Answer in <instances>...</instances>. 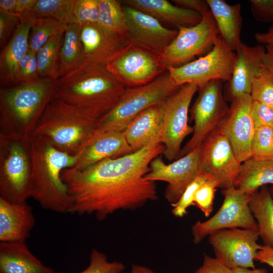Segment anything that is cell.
I'll list each match as a JSON object with an SVG mask.
<instances>
[{"label":"cell","mask_w":273,"mask_h":273,"mask_svg":"<svg viewBox=\"0 0 273 273\" xmlns=\"http://www.w3.org/2000/svg\"><path fill=\"white\" fill-rule=\"evenodd\" d=\"M250 96L253 101L273 108V71L265 62L253 80Z\"/></svg>","instance_id":"cell-35"},{"label":"cell","mask_w":273,"mask_h":273,"mask_svg":"<svg viewBox=\"0 0 273 273\" xmlns=\"http://www.w3.org/2000/svg\"><path fill=\"white\" fill-rule=\"evenodd\" d=\"M56 80L39 77L0 90V134L29 138L52 99Z\"/></svg>","instance_id":"cell-4"},{"label":"cell","mask_w":273,"mask_h":273,"mask_svg":"<svg viewBox=\"0 0 273 273\" xmlns=\"http://www.w3.org/2000/svg\"><path fill=\"white\" fill-rule=\"evenodd\" d=\"M80 39L86 58L105 66L129 45L126 39L107 31L98 23L82 26Z\"/></svg>","instance_id":"cell-21"},{"label":"cell","mask_w":273,"mask_h":273,"mask_svg":"<svg viewBox=\"0 0 273 273\" xmlns=\"http://www.w3.org/2000/svg\"><path fill=\"white\" fill-rule=\"evenodd\" d=\"M131 273H157L150 268L138 264H133Z\"/></svg>","instance_id":"cell-52"},{"label":"cell","mask_w":273,"mask_h":273,"mask_svg":"<svg viewBox=\"0 0 273 273\" xmlns=\"http://www.w3.org/2000/svg\"><path fill=\"white\" fill-rule=\"evenodd\" d=\"M267 185H273V160L251 157L241 163L234 186L251 195Z\"/></svg>","instance_id":"cell-28"},{"label":"cell","mask_w":273,"mask_h":273,"mask_svg":"<svg viewBox=\"0 0 273 273\" xmlns=\"http://www.w3.org/2000/svg\"><path fill=\"white\" fill-rule=\"evenodd\" d=\"M74 15L81 27L98 23L99 0H76Z\"/></svg>","instance_id":"cell-39"},{"label":"cell","mask_w":273,"mask_h":273,"mask_svg":"<svg viewBox=\"0 0 273 273\" xmlns=\"http://www.w3.org/2000/svg\"><path fill=\"white\" fill-rule=\"evenodd\" d=\"M180 87L173 83L167 71L147 84L126 88L115 107L99 120L96 129L123 132L140 113L164 102Z\"/></svg>","instance_id":"cell-7"},{"label":"cell","mask_w":273,"mask_h":273,"mask_svg":"<svg viewBox=\"0 0 273 273\" xmlns=\"http://www.w3.org/2000/svg\"><path fill=\"white\" fill-rule=\"evenodd\" d=\"M64 33L53 36L36 53L39 77L56 79L57 63Z\"/></svg>","instance_id":"cell-34"},{"label":"cell","mask_w":273,"mask_h":273,"mask_svg":"<svg viewBox=\"0 0 273 273\" xmlns=\"http://www.w3.org/2000/svg\"><path fill=\"white\" fill-rule=\"evenodd\" d=\"M241 164L228 139L218 127L200 146L198 175L214 181L217 188L234 187Z\"/></svg>","instance_id":"cell-11"},{"label":"cell","mask_w":273,"mask_h":273,"mask_svg":"<svg viewBox=\"0 0 273 273\" xmlns=\"http://www.w3.org/2000/svg\"><path fill=\"white\" fill-rule=\"evenodd\" d=\"M33 15L20 19L11 38L0 56L1 78L5 83H13L18 66L28 51V40Z\"/></svg>","instance_id":"cell-26"},{"label":"cell","mask_w":273,"mask_h":273,"mask_svg":"<svg viewBox=\"0 0 273 273\" xmlns=\"http://www.w3.org/2000/svg\"><path fill=\"white\" fill-rule=\"evenodd\" d=\"M254 37L259 44L273 48V24L266 32L256 33L254 34Z\"/></svg>","instance_id":"cell-48"},{"label":"cell","mask_w":273,"mask_h":273,"mask_svg":"<svg viewBox=\"0 0 273 273\" xmlns=\"http://www.w3.org/2000/svg\"><path fill=\"white\" fill-rule=\"evenodd\" d=\"M200 147L166 164L158 156L150 164V170L145 178L150 181L167 183L164 197L170 204L179 199L187 187L198 176Z\"/></svg>","instance_id":"cell-16"},{"label":"cell","mask_w":273,"mask_h":273,"mask_svg":"<svg viewBox=\"0 0 273 273\" xmlns=\"http://www.w3.org/2000/svg\"><path fill=\"white\" fill-rule=\"evenodd\" d=\"M251 113L255 128L261 126L273 127V108L253 101Z\"/></svg>","instance_id":"cell-42"},{"label":"cell","mask_w":273,"mask_h":273,"mask_svg":"<svg viewBox=\"0 0 273 273\" xmlns=\"http://www.w3.org/2000/svg\"><path fill=\"white\" fill-rule=\"evenodd\" d=\"M125 89L106 66L86 59L56 79L53 97L99 121L115 107Z\"/></svg>","instance_id":"cell-2"},{"label":"cell","mask_w":273,"mask_h":273,"mask_svg":"<svg viewBox=\"0 0 273 273\" xmlns=\"http://www.w3.org/2000/svg\"><path fill=\"white\" fill-rule=\"evenodd\" d=\"M29 249L26 242H0V273H55Z\"/></svg>","instance_id":"cell-25"},{"label":"cell","mask_w":273,"mask_h":273,"mask_svg":"<svg viewBox=\"0 0 273 273\" xmlns=\"http://www.w3.org/2000/svg\"><path fill=\"white\" fill-rule=\"evenodd\" d=\"M163 151L161 143L152 144L83 170L64 169L62 178L70 198L69 213L103 220L117 211L134 210L156 200L155 183L145 176L152 160Z\"/></svg>","instance_id":"cell-1"},{"label":"cell","mask_w":273,"mask_h":273,"mask_svg":"<svg viewBox=\"0 0 273 273\" xmlns=\"http://www.w3.org/2000/svg\"><path fill=\"white\" fill-rule=\"evenodd\" d=\"M81 26L77 23L67 25L59 50L56 79L81 64L86 58L80 39Z\"/></svg>","instance_id":"cell-29"},{"label":"cell","mask_w":273,"mask_h":273,"mask_svg":"<svg viewBox=\"0 0 273 273\" xmlns=\"http://www.w3.org/2000/svg\"><path fill=\"white\" fill-rule=\"evenodd\" d=\"M172 2L177 6L197 11L201 15L210 11L206 1L173 0Z\"/></svg>","instance_id":"cell-46"},{"label":"cell","mask_w":273,"mask_h":273,"mask_svg":"<svg viewBox=\"0 0 273 273\" xmlns=\"http://www.w3.org/2000/svg\"><path fill=\"white\" fill-rule=\"evenodd\" d=\"M255 260L273 268V248L265 245L262 246L256 253Z\"/></svg>","instance_id":"cell-47"},{"label":"cell","mask_w":273,"mask_h":273,"mask_svg":"<svg viewBox=\"0 0 273 273\" xmlns=\"http://www.w3.org/2000/svg\"><path fill=\"white\" fill-rule=\"evenodd\" d=\"M125 268L122 262L108 261L105 254L94 248L90 252L88 266L78 273H121Z\"/></svg>","instance_id":"cell-37"},{"label":"cell","mask_w":273,"mask_h":273,"mask_svg":"<svg viewBox=\"0 0 273 273\" xmlns=\"http://www.w3.org/2000/svg\"><path fill=\"white\" fill-rule=\"evenodd\" d=\"M98 121L78 108L53 97L31 135L44 138L60 151L78 155Z\"/></svg>","instance_id":"cell-5"},{"label":"cell","mask_w":273,"mask_h":273,"mask_svg":"<svg viewBox=\"0 0 273 273\" xmlns=\"http://www.w3.org/2000/svg\"><path fill=\"white\" fill-rule=\"evenodd\" d=\"M223 203L209 219L196 221L192 227L193 241L200 243L206 237L224 229L240 228L257 230L256 221L249 207L251 195L234 187L222 190Z\"/></svg>","instance_id":"cell-12"},{"label":"cell","mask_w":273,"mask_h":273,"mask_svg":"<svg viewBox=\"0 0 273 273\" xmlns=\"http://www.w3.org/2000/svg\"><path fill=\"white\" fill-rule=\"evenodd\" d=\"M215 20L219 36L236 52L242 41L241 5H230L223 0H206Z\"/></svg>","instance_id":"cell-27"},{"label":"cell","mask_w":273,"mask_h":273,"mask_svg":"<svg viewBox=\"0 0 273 273\" xmlns=\"http://www.w3.org/2000/svg\"><path fill=\"white\" fill-rule=\"evenodd\" d=\"M20 20L18 16L0 11V45L9 41Z\"/></svg>","instance_id":"cell-43"},{"label":"cell","mask_w":273,"mask_h":273,"mask_svg":"<svg viewBox=\"0 0 273 273\" xmlns=\"http://www.w3.org/2000/svg\"><path fill=\"white\" fill-rule=\"evenodd\" d=\"M270 193L273 198V185H271L270 189H269Z\"/></svg>","instance_id":"cell-53"},{"label":"cell","mask_w":273,"mask_h":273,"mask_svg":"<svg viewBox=\"0 0 273 273\" xmlns=\"http://www.w3.org/2000/svg\"><path fill=\"white\" fill-rule=\"evenodd\" d=\"M17 0H1L0 11L15 15Z\"/></svg>","instance_id":"cell-49"},{"label":"cell","mask_w":273,"mask_h":273,"mask_svg":"<svg viewBox=\"0 0 273 273\" xmlns=\"http://www.w3.org/2000/svg\"><path fill=\"white\" fill-rule=\"evenodd\" d=\"M221 81L212 80L198 89V96L191 109L194 122L193 135L181 148L178 158L199 147L226 115L230 107L223 94Z\"/></svg>","instance_id":"cell-10"},{"label":"cell","mask_w":273,"mask_h":273,"mask_svg":"<svg viewBox=\"0 0 273 273\" xmlns=\"http://www.w3.org/2000/svg\"><path fill=\"white\" fill-rule=\"evenodd\" d=\"M231 273H268L265 268L236 267L231 269Z\"/></svg>","instance_id":"cell-50"},{"label":"cell","mask_w":273,"mask_h":273,"mask_svg":"<svg viewBox=\"0 0 273 273\" xmlns=\"http://www.w3.org/2000/svg\"><path fill=\"white\" fill-rule=\"evenodd\" d=\"M75 3L76 0H37L31 14L53 18L66 25L77 23L74 15Z\"/></svg>","instance_id":"cell-33"},{"label":"cell","mask_w":273,"mask_h":273,"mask_svg":"<svg viewBox=\"0 0 273 273\" xmlns=\"http://www.w3.org/2000/svg\"><path fill=\"white\" fill-rule=\"evenodd\" d=\"M120 2L155 18L176 26L189 27L199 23L202 15L199 12L172 4L166 0H123Z\"/></svg>","instance_id":"cell-24"},{"label":"cell","mask_w":273,"mask_h":273,"mask_svg":"<svg viewBox=\"0 0 273 273\" xmlns=\"http://www.w3.org/2000/svg\"><path fill=\"white\" fill-rule=\"evenodd\" d=\"M208 237L215 258L225 266L231 269L255 268V257L262 247L257 243L259 238L257 230L224 229Z\"/></svg>","instance_id":"cell-15"},{"label":"cell","mask_w":273,"mask_h":273,"mask_svg":"<svg viewBox=\"0 0 273 273\" xmlns=\"http://www.w3.org/2000/svg\"><path fill=\"white\" fill-rule=\"evenodd\" d=\"M197 24L177 28V34L161 56L166 69L178 67L209 52L219 35L214 18L209 11L202 15Z\"/></svg>","instance_id":"cell-9"},{"label":"cell","mask_w":273,"mask_h":273,"mask_svg":"<svg viewBox=\"0 0 273 273\" xmlns=\"http://www.w3.org/2000/svg\"><path fill=\"white\" fill-rule=\"evenodd\" d=\"M265 47L261 44L249 46L241 42L236 51L232 76L228 81L226 95L230 100L251 94L253 79L264 63Z\"/></svg>","instance_id":"cell-19"},{"label":"cell","mask_w":273,"mask_h":273,"mask_svg":"<svg viewBox=\"0 0 273 273\" xmlns=\"http://www.w3.org/2000/svg\"><path fill=\"white\" fill-rule=\"evenodd\" d=\"M163 103L140 113L122 132L132 152L161 143Z\"/></svg>","instance_id":"cell-22"},{"label":"cell","mask_w":273,"mask_h":273,"mask_svg":"<svg viewBox=\"0 0 273 273\" xmlns=\"http://www.w3.org/2000/svg\"><path fill=\"white\" fill-rule=\"evenodd\" d=\"M106 66L126 88L147 84L167 71L161 56L131 44Z\"/></svg>","instance_id":"cell-14"},{"label":"cell","mask_w":273,"mask_h":273,"mask_svg":"<svg viewBox=\"0 0 273 273\" xmlns=\"http://www.w3.org/2000/svg\"><path fill=\"white\" fill-rule=\"evenodd\" d=\"M67 25L53 18L33 16L29 36L28 50L36 54L51 38L64 33Z\"/></svg>","instance_id":"cell-31"},{"label":"cell","mask_w":273,"mask_h":273,"mask_svg":"<svg viewBox=\"0 0 273 273\" xmlns=\"http://www.w3.org/2000/svg\"><path fill=\"white\" fill-rule=\"evenodd\" d=\"M266 52L265 56V63L273 71V48L268 46H264Z\"/></svg>","instance_id":"cell-51"},{"label":"cell","mask_w":273,"mask_h":273,"mask_svg":"<svg viewBox=\"0 0 273 273\" xmlns=\"http://www.w3.org/2000/svg\"><path fill=\"white\" fill-rule=\"evenodd\" d=\"M235 59V52L219 36L212 49L205 55L183 66L168 68L167 71L175 85L190 84L199 89L213 80L228 81Z\"/></svg>","instance_id":"cell-8"},{"label":"cell","mask_w":273,"mask_h":273,"mask_svg":"<svg viewBox=\"0 0 273 273\" xmlns=\"http://www.w3.org/2000/svg\"><path fill=\"white\" fill-rule=\"evenodd\" d=\"M207 180L205 177L198 175L187 187L177 201L171 204L173 207L171 212L174 216L181 218L187 214L188 209L194 206V199L196 191Z\"/></svg>","instance_id":"cell-40"},{"label":"cell","mask_w":273,"mask_h":273,"mask_svg":"<svg viewBox=\"0 0 273 273\" xmlns=\"http://www.w3.org/2000/svg\"><path fill=\"white\" fill-rule=\"evenodd\" d=\"M198 88L186 84L163 103V127L161 144L163 154L169 161L177 159L184 139L193 133V126L188 124L190 104Z\"/></svg>","instance_id":"cell-13"},{"label":"cell","mask_w":273,"mask_h":273,"mask_svg":"<svg viewBox=\"0 0 273 273\" xmlns=\"http://www.w3.org/2000/svg\"><path fill=\"white\" fill-rule=\"evenodd\" d=\"M217 188L215 183L207 179L195 193L194 206L198 207L205 217H208L213 210V201Z\"/></svg>","instance_id":"cell-41"},{"label":"cell","mask_w":273,"mask_h":273,"mask_svg":"<svg viewBox=\"0 0 273 273\" xmlns=\"http://www.w3.org/2000/svg\"><path fill=\"white\" fill-rule=\"evenodd\" d=\"M35 223L27 202L13 203L0 198V242H26Z\"/></svg>","instance_id":"cell-23"},{"label":"cell","mask_w":273,"mask_h":273,"mask_svg":"<svg viewBox=\"0 0 273 273\" xmlns=\"http://www.w3.org/2000/svg\"><path fill=\"white\" fill-rule=\"evenodd\" d=\"M252 157L258 160H273V127L256 128L251 144Z\"/></svg>","instance_id":"cell-36"},{"label":"cell","mask_w":273,"mask_h":273,"mask_svg":"<svg viewBox=\"0 0 273 273\" xmlns=\"http://www.w3.org/2000/svg\"><path fill=\"white\" fill-rule=\"evenodd\" d=\"M99 9L98 24L107 31L126 39L122 3L116 0H99Z\"/></svg>","instance_id":"cell-32"},{"label":"cell","mask_w":273,"mask_h":273,"mask_svg":"<svg viewBox=\"0 0 273 273\" xmlns=\"http://www.w3.org/2000/svg\"><path fill=\"white\" fill-rule=\"evenodd\" d=\"M32 157L29 138L0 134V198L13 203L31 198Z\"/></svg>","instance_id":"cell-6"},{"label":"cell","mask_w":273,"mask_h":273,"mask_svg":"<svg viewBox=\"0 0 273 273\" xmlns=\"http://www.w3.org/2000/svg\"><path fill=\"white\" fill-rule=\"evenodd\" d=\"M32 157L31 198L44 209L69 213L70 198L62 178L63 171L73 167L80 156L60 151L44 138L30 136Z\"/></svg>","instance_id":"cell-3"},{"label":"cell","mask_w":273,"mask_h":273,"mask_svg":"<svg viewBox=\"0 0 273 273\" xmlns=\"http://www.w3.org/2000/svg\"><path fill=\"white\" fill-rule=\"evenodd\" d=\"M250 9L254 18L261 22L273 21V0H250Z\"/></svg>","instance_id":"cell-44"},{"label":"cell","mask_w":273,"mask_h":273,"mask_svg":"<svg viewBox=\"0 0 273 273\" xmlns=\"http://www.w3.org/2000/svg\"><path fill=\"white\" fill-rule=\"evenodd\" d=\"M123 9L129 44L161 56L177 30L167 28L152 16L127 5L123 4Z\"/></svg>","instance_id":"cell-17"},{"label":"cell","mask_w":273,"mask_h":273,"mask_svg":"<svg viewBox=\"0 0 273 273\" xmlns=\"http://www.w3.org/2000/svg\"><path fill=\"white\" fill-rule=\"evenodd\" d=\"M194 273H231V269L217 258L205 254L202 265Z\"/></svg>","instance_id":"cell-45"},{"label":"cell","mask_w":273,"mask_h":273,"mask_svg":"<svg viewBox=\"0 0 273 273\" xmlns=\"http://www.w3.org/2000/svg\"><path fill=\"white\" fill-rule=\"evenodd\" d=\"M252 102L249 95L232 100L226 115L218 126L241 163L252 157L251 144L256 129L251 113Z\"/></svg>","instance_id":"cell-18"},{"label":"cell","mask_w":273,"mask_h":273,"mask_svg":"<svg viewBox=\"0 0 273 273\" xmlns=\"http://www.w3.org/2000/svg\"><path fill=\"white\" fill-rule=\"evenodd\" d=\"M249 207L264 245L273 248V198L266 186L251 194Z\"/></svg>","instance_id":"cell-30"},{"label":"cell","mask_w":273,"mask_h":273,"mask_svg":"<svg viewBox=\"0 0 273 273\" xmlns=\"http://www.w3.org/2000/svg\"><path fill=\"white\" fill-rule=\"evenodd\" d=\"M39 77L36 54L28 50L18 66L13 85L31 81Z\"/></svg>","instance_id":"cell-38"},{"label":"cell","mask_w":273,"mask_h":273,"mask_svg":"<svg viewBox=\"0 0 273 273\" xmlns=\"http://www.w3.org/2000/svg\"><path fill=\"white\" fill-rule=\"evenodd\" d=\"M132 152L122 132L95 129L80 153L72 168L81 170L108 158L121 157Z\"/></svg>","instance_id":"cell-20"}]
</instances>
